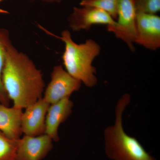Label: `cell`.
Returning <instances> with one entry per match:
<instances>
[{"label": "cell", "instance_id": "11", "mask_svg": "<svg viewBox=\"0 0 160 160\" xmlns=\"http://www.w3.org/2000/svg\"><path fill=\"white\" fill-rule=\"evenodd\" d=\"M22 109L0 103V131L7 138L19 139L22 134Z\"/></svg>", "mask_w": 160, "mask_h": 160}, {"label": "cell", "instance_id": "10", "mask_svg": "<svg viewBox=\"0 0 160 160\" xmlns=\"http://www.w3.org/2000/svg\"><path fill=\"white\" fill-rule=\"evenodd\" d=\"M73 106L70 97L65 98L50 105L46 113L44 134L49 136L52 141L58 142L59 126L71 115Z\"/></svg>", "mask_w": 160, "mask_h": 160}, {"label": "cell", "instance_id": "3", "mask_svg": "<svg viewBox=\"0 0 160 160\" xmlns=\"http://www.w3.org/2000/svg\"><path fill=\"white\" fill-rule=\"evenodd\" d=\"M57 38L65 44L62 58L66 71L87 87L96 86L98 78L92 62L101 52L100 45L92 39L78 44L72 40L71 32L68 30L62 32L61 36Z\"/></svg>", "mask_w": 160, "mask_h": 160}, {"label": "cell", "instance_id": "9", "mask_svg": "<svg viewBox=\"0 0 160 160\" xmlns=\"http://www.w3.org/2000/svg\"><path fill=\"white\" fill-rule=\"evenodd\" d=\"M49 106L42 97L26 107L22 115V133L33 137L44 134L46 113Z\"/></svg>", "mask_w": 160, "mask_h": 160}, {"label": "cell", "instance_id": "17", "mask_svg": "<svg viewBox=\"0 0 160 160\" xmlns=\"http://www.w3.org/2000/svg\"><path fill=\"white\" fill-rule=\"evenodd\" d=\"M2 1H3V0H0V2H2ZM5 12L4 11H3V10H0V12Z\"/></svg>", "mask_w": 160, "mask_h": 160}, {"label": "cell", "instance_id": "13", "mask_svg": "<svg viewBox=\"0 0 160 160\" xmlns=\"http://www.w3.org/2000/svg\"><path fill=\"white\" fill-rule=\"evenodd\" d=\"M80 5L101 9L110 15L114 20L117 18L118 0H82Z\"/></svg>", "mask_w": 160, "mask_h": 160}, {"label": "cell", "instance_id": "6", "mask_svg": "<svg viewBox=\"0 0 160 160\" xmlns=\"http://www.w3.org/2000/svg\"><path fill=\"white\" fill-rule=\"evenodd\" d=\"M69 26L73 32L88 30L94 25L116 26V21L106 12L92 7H75L68 18Z\"/></svg>", "mask_w": 160, "mask_h": 160}, {"label": "cell", "instance_id": "16", "mask_svg": "<svg viewBox=\"0 0 160 160\" xmlns=\"http://www.w3.org/2000/svg\"><path fill=\"white\" fill-rule=\"evenodd\" d=\"M45 2L49 3H59L61 0H42Z\"/></svg>", "mask_w": 160, "mask_h": 160}, {"label": "cell", "instance_id": "12", "mask_svg": "<svg viewBox=\"0 0 160 160\" xmlns=\"http://www.w3.org/2000/svg\"><path fill=\"white\" fill-rule=\"evenodd\" d=\"M11 44L9 32L4 28H0V103L6 106H9L10 100L3 87L2 73L7 50Z\"/></svg>", "mask_w": 160, "mask_h": 160}, {"label": "cell", "instance_id": "2", "mask_svg": "<svg viewBox=\"0 0 160 160\" xmlns=\"http://www.w3.org/2000/svg\"><path fill=\"white\" fill-rule=\"evenodd\" d=\"M130 101L131 96L129 93H125L120 98L115 107L114 124L104 130L106 155L112 160H157L138 139L124 130L123 114Z\"/></svg>", "mask_w": 160, "mask_h": 160}, {"label": "cell", "instance_id": "8", "mask_svg": "<svg viewBox=\"0 0 160 160\" xmlns=\"http://www.w3.org/2000/svg\"><path fill=\"white\" fill-rule=\"evenodd\" d=\"M52 140L46 134L38 136L24 135L18 139L16 160H42L53 148Z\"/></svg>", "mask_w": 160, "mask_h": 160}, {"label": "cell", "instance_id": "5", "mask_svg": "<svg viewBox=\"0 0 160 160\" xmlns=\"http://www.w3.org/2000/svg\"><path fill=\"white\" fill-rule=\"evenodd\" d=\"M82 82L69 74L58 65L54 66L51 73V80L44 92L42 98L49 104H54L62 99L70 97L79 90Z\"/></svg>", "mask_w": 160, "mask_h": 160}, {"label": "cell", "instance_id": "14", "mask_svg": "<svg viewBox=\"0 0 160 160\" xmlns=\"http://www.w3.org/2000/svg\"><path fill=\"white\" fill-rule=\"evenodd\" d=\"M18 139H12L0 131V160H16Z\"/></svg>", "mask_w": 160, "mask_h": 160}, {"label": "cell", "instance_id": "1", "mask_svg": "<svg viewBox=\"0 0 160 160\" xmlns=\"http://www.w3.org/2000/svg\"><path fill=\"white\" fill-rule=\"evenodd\" d=\"M3 87L13 106L26 107L42 97L45 83L42 71L24 52L9 46L2 73Z\"/></svg>", "mask_w": 160, "mask_h": 160}, {"label": "cell", "instance_id": "7", "mask_svg": "<svg viewBox=\"0 0 160 160\" xmlns=\"http://www.w3.org/2000/svg\"><path fill=\"white\" fill-rule=\"evenodd\" d=\"M135 43L155 51L160 47V17L157 14L137 12Z\"/></svg>", "mask_w": 160, "mask_h": 160}, {"label": "cell", "instance_id": "15", "mask_svg": "<svg viewBox=\"0 0 160 160\" xmlns=\"http://www.w3.org/2000/svg\"><path fill=\"white\" fill-rule=\"evenodd\" d=\"M137 12L156 14L160 10V0H135Z\"/></svg>", "mask_w": 160, "mask_h": 160}, {"label": "cell", "instance_id": "4", "mask_svg": "<svg viewBox=\"0 0 160 160\" xmlns=\"http://www.w3.org/2000/svg\"><path fill=\"white\" fill-rule=\"evenodd\" d=\"M136 15L135 0H118L116 26L107 27L108 31L126 43L132 51L136 35Z\"/></svg>", "mask_w": 160, "mask_h": 160}]
</instances>
